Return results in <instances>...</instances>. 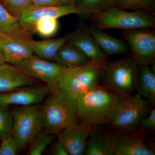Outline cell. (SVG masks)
Returning <instances> with one entry per match:
<instances>
[{
  "label": "cell",
  "instance_id": "1",
  "mask_svg": "<svg viewBox=\"0 0 155 155\" xmlns=\"http://www.w3.org/2000/svg\"><path fill=\"white\" fill-rule=\"evenodd\" d=\"M42 107L43 129L50 134H58L67 127L77 124L76 99L60 88L51 91Z\"/></svg>",
  "mask_w": 155,
  "mask_h": 155
},
{
  "label": "cell",
  "instance_id": "2",
  "mask_svg": "<svg viewBox=\"0 0 155 155\" xmlns=\"http://www.w3.org/2000/svg\"><path fill=\"white\" fill-rule=\"evenodd\" d=\"M123 98L106 86L98 85L76 99L78 119L93 127L106 123L111 111Z\"/></svg>",
  "mask_w": 155,
  "mask_h": 155
},
{
  "label": "cell",
  "instance_id": "3",
  "mask_svg": "<svg viewBox=\"0 0 155 155\" xmlns=\"http://www.w3.org/2000/svg\"><path fill=\"white\" fill-rule=\"evenodd\" d=\"M155 15L143 11H127L113 6L92 15L93 25L101 30L116 28L123 31L153 28Z\"/></svg>",
  "mask_w": 155,
  "mask_h": 155
},
{
  "label": "cell",
  "instance_id": "4",
  "mask_svg": "<svg viewBox=\"0 0 155 155\" xmlns=\"http://www.w3.org/2000/svg\"><path fill=\"white\" fill-rule=\"evenodd\" d=\"M139 67L130 55L107 61L101 71L105 86L122 97L131 95L135 90Z\"/></svg>",
  "mask_w": 155,
  "mask_h": 155
},
{
  "label": "cell",
  "instance_id": "5",
  "mask_svg": "<svg viewBox=\"0 0 155 155\" xmlns=\"http://www.w3.org/2000/svg\"><path fill=\"white\" fill-rule=\"evenodd\" d=\"M104 66L88 61L77 67L67 69L59 81L58 87L76 99L98 86Z\"/></svg>",
  "mask_w": 155,
  "mask_h": 155
},
{
  "label": "cell",
  "instance_id": "6",
  "mask_svg": "<svg viewBox=\"0 0 155 155\" xmlns=\"http://www.w3.org/2000/svg\"><path fill=\"white\" fill-rule=\"evenodd\" d=\"M150 103L138 93L125 97L114 107L106 123L117 130H133L144 117Z\"/></svg>",
  "mask_w": 155,
  "mask_h": 155
},
{
  "label": "cell",
  "instance_id": "7",
  "mask_svg": "<svg viewBox=\"0 0 155 155\" xmlns=\"http://www.w3.org/2000/svg\"><path fill=\"white\" fill-rule=\"evenodd\" d=\"M12 134L19 151L23 150L43 129L42 108L21 106L13 114Z\"/></svg>",
  "mask_w": 155,
  "mask_h": 155
},
{
  "label": "cell",
  "instance_id": "8",
  "mask_svg": "<svg viewBox=\"0 0 155 155\" xmlns=\"http://www.w3.org/2000/svg\"><path fill=\"white\" fill-rule=\"evenodd\" d=\"M15 66L28 77L44 82L51 91L59 88V81L67 69L55 62H50L38 56L33 55Z\"/></svg>",
  "mask_w": 155,
  "mask_h": 155
},
{
  "label": "cell",
  "instance_id": "9",
  "mask_svg": "<svg viewBox=\"0 0 155 155\" xmlns=\"http://www.w3.org/2000/svg\"><path fill=\"white\" fill-rule=\"evenodd\" d=\"M152 28L123 31V37L139 65L150 66L155 59V32Z\"/></svg>",
  "mask_w": 155,
  "mask_h": 155
},
{
  "label": "cell",
  "instance_id": "10",
  "mask_svg": "<svg viewBox=\"0 0 155 155\" xmlns=\"http://www.w3.org/2000/svg\"><path fill=\"white\" fill-rule=\"evenodd\" d=\"M72 14H80V11L76 5L42 7L31 6L20 15L19 22L23 29L31 34L34 25L39 20L49 18L58 19L63 16Z\"/></svg>",
  "mask_w": 155,
  "mask_h": 155
},
{
  "label": "cell",
  "instance_id": "11",
  "mask_svg": "<svg viewBox=\"0 0 155 155\" xmlns=\"http://www.w3.org/2000/svg\"><path fill=\"white\" fill-rule=\"evenodd\" d=\"M94 128L82 123L69 126L58 134V140L69 155L84 154L87 143Z\"/></svg>",
  "mask_w": 155,
  "mask_h": 155
},
{
  "label": "cell",
  "instance_id": "12",
  "mask_svg": "<svg viewBox=\"0 0 155 155\" xmlns=\"http://www.w3.org/2000/svg\"><path fill=\"white\" fill-rule=\"evenodd\" d=\"M51 91V88L46 85L37 87H24L6 93L0 94V107L35 105L42 101Z\"/></svg>",
  "mask_w": 155,
  "mask_h": 155
},
{
  "label": "cell",
  "instance_id": "13",
  "mask_svg": "<svg viewBox=\"0 0 155 155\" xmlns=\"http://www.w3.org/2000/svg\"><path fill=\"white\" fill-rule=\"evenodd\" d=\"M32 39V38H31ZM29 40L0 32V46L6 63L16 66L33 55Z\"/></svg>",
  "mask_w": 155,
  "mask_h": 155
},
{
  "label": "cell",
  "instance_id": "14",
  "mask_svg": "<svg viewBox=\"0 0 155 155\" xmlns=\"http://www.w3.org/2000/svg\"><path fill=\"white\" fill-rule=\"evenodd\" d=\"M114 155H154V149L136 135L112 134Z\"/></svg>",
  "mask_w": 155,
  "mask_h": 155
},
{
  "label": "cell",
  "instance_id": "15",
  "mask_svg": "<svg viewBox=\"0 0 155 155\" xmlns=\"http://www.w3.org/2000/svg\"><path fill=\"white\" fill-rule=\"evenodd\" d=\"M69 43L75 46L89 61L104 66L107 56L98 45L87 28L77 31L67 37Z\"/></svg>",
  "mask_w": 155,
  "mask_h": 155
},
{
  "label": "cell",
  "instance_id": "16",
  "mask_svg": "<svg viewBox=\"0 0 155 155\" xmlns=\"http://www.w3.org/2000/svg\"><path fill=\"white\" fill-rule=\"evenodd\" d=\"M34 83L33 79L17 67L5 63L0 65V94L6 93Z\"/></svg>",
  "mask_w": 155,
  "mask_h": 155
},
{
  "label": "cell",
  "instance_id": "17",
  "mask_svg": "<svg viewBox=\"0 0 155 155\" xmlns=\"http://www.w3.org/2000/svg\"><path fill=\"white\" fill-rule=\"evenodd\" d=\"M87 29L107 56L125 54L129 51V46L124 41L113 37L93 25Z\"/></svg>",
  "mask_w": 155,
  "mask_h": 155
},
{
  "label": "cell",
  "instance_id": "18",
  "mask_svg": "<svg viewBox=\"0 0 155 155\" xmlns=\"http://www.w3.org/2000/svg\"><path fill=\"white\" fill-rule=\"evenodd\" d=\"M84 154L114 155L112 134L94 128L87 140Z\"/></svg>",
  "mask_w": 155,
  "mask_h": 155
},
{
  "label": "cell",
  "instance_id": "19",
  "mask_svg": "<svg viewBox=\"0 0 155 155\" xmlns=\"http://www.w3.org/2000/svg\"><path fill=\"white\" fill-rule=\"evenodd\" d=\"M135 90L145 99L150 103L155 102V74L149 66L139 67Z\"/></svg>",
  "mask_w": 155,
  "mask_h": 155
},
{
  "label": "cell",
  "instance_id": "20",
  "mask_svg": "<svg viewBox=\"0 0 155 155\" xmlns=\"http://www.w3.org/2000/svg\"><path fill=\"white\" fill-rule=\"evenodd\" d=\"M54 61L58 65L69 69L84 64L89 60L79 49L68 42L60 48Z\"/></svg>",
  "mask_w": 155,
  "mask_h": 155
},
{
  "label": "cell",
  "instance_id": "21",
  "mask_svg": "<svg viewBox=\"0 0 155 155\" xmlns=\"http://www.w3.org/2000/svg\"><path fill=\"white\" fill-rule=\"evenodd\" d=\"M67 41V37L43 41H34L31 39L29 43L33 53L39 58L50 61L54 60L60 48Z\"/></svg>",
  "mask_w": 155,
  "mask_h": 155
},
{
  "label": "cell",
  "instance_id": "22",
  "mask_svg": "<svg viewBox=\"0 0 155 155\" xmlns=\"http://www.w3.org/2000/svg\"><path fill=\"white\" fill-rule=\"evenodd\" d=\"M0 32L28 39L31 33L20 26L19 19L12 16L0 3Z\"/></svg>",
  "mask_w": 155,
  "mask_h": 155
},
{
  "label": "cell",
  "instance_id": "23",
  "mask_svg": "<svg viewBox=\"0 0 155 155\" xmlns=\"http://www.w3.org/2000/svg\"><path fill=\"white\" fill-rule=\"evenodd\" d=\"M80 14L95 15L114 6V0H80L76 5Z\"/></svg>",
  "mask_w": 155,
  "mask_h": 155
},
{
  "label": "cell",
  "instance_id": "24",
  "mask_svg": "<svg viewBox=\"0 0 155 155\" xmlns=\"http://www.w3.org/2000/svg\"><path fill=\"white\" fill-rule=\"evenodd\" d=\"M114 5L122 10L145 11L155 15V0H114Z\"/></svg>",
  "mask_w": 155,
  "mask_h": 155
},
{
  "label": "cell",
  "instance_id": "25",
  "mask_svg": "<svg viewBox=\"0 0 155 155\" xmlns=\"http://www.w3.org/2000/svg\"><path fill=\"white\" fill-rule=\"evenodd\" d=\"M59 29V22L57 18H49L39 20L33 25L32 32L37 33L40 36L50 38L54 36Z\"/></svg>",
  "mask_w": 155,
  "mask_h": 155
},
{
  "label": "cell",
  "instance_id": "26",
  "mask_svg": "<svg viewBox=\"0 0 155 155\" xmlns=\"http://www.w3.org/2000/svg\"><path fill=\"white\" fill-rule=\"evenodd\" d=\"M53 139V134L41 131L29 143L28 154H42Z\"/></svg>",
  "mask_w": 155,
  "mask_h": 155
},
{
  "label": "cell",
  "instance_id": "27",
  "mask_svg": "<svg viewBox=\"0 0 155 155\" xmlns=\"http://www.w3.org/2000/svg\"><path fill=\"white\" fill-rule=\"evenodd\" d=\"M2 5L10 14L18 19L24 11L32 6L31 0H2Z\"/></svg>",
  "mask_w": 155,
  "mask_h": 155
},
{
  "label": "cell",
  "instance_id": "28",
  "mask_svg": "<svg viewBox=\"0 0 155 155\" xmlns=\"http://www.w3.org/2000/svg\"><path fill=\"white\" fill-rule=\"evenodd\" d=\"M8 107H0V140L6 138L12 134L13 115Z\"/></svg>",
  "mask_w": 155,
  "mask_h": 155
},
{
  "label": "cell",
  "instance_id": "29",
  "mask_svg": "<svg viewBox=\"0 0 155 155\" xmlns=\"http://www.w3.org/2000/svg\"><path fill=\"white\" fill-rule=\"evenodd\" d=\"M19 151L17 143L12 135L2 140L0 155H16Z\"/></svg>",
  "mask_w": 155,
  "mask_h": 155
},
{
  "label": "cell",
  "instance_id": "30",
  "mask_svg": "<svg viewBox=\"0 0 155 155\" xmlns=\"http://www.w3.org/2000/svg\"><path fill=\"white\" fill-rule=\"evenodd\" d=\"M139 126L143 129L153 130L155 129V109H152L150 112L148 116L142 119Z\"/></svg>",
  "mask_w": 155,
  "mask_h": 155
},
{
  "label": "cell",
  "instance_id": "31",
  "mask_svg": "<svg viewBox=\"0 0 155 155\" xmlns=\"http://www.w3.org/2000/svg\"><path fill=\"white\" fill-rule=\"evenodd\" d=\"M32 6L34 7H48L64 5L61 0H31Z\"/></svg>",
  "mask_w": 155,
  "mask_h": 155
},
{
  "label": "cell",
  "instance_id": "32",
  "mask_svg": "<svg viewBox=\"0 0 155 155\" xmlns=\"http://www.w3.org/2000/svg\"><path fill=\"white\" fill-rule=\"evenodd\" d=\"M52 151V153L54 155H69L65 147L58 140L54 145Z\"/></svg>",
  "mask_w": 155,
  "mask_h": 155
},
{
  "label": "cell",
  "instance_id": "33",
  "mask_svg": "<svg viewBox=\"0 0 155 155\" xmlns=\"http://www.w3.org/2000/svg\"><path fill=\"white\" fill-rule=\"evenodd\" d=\"M77 0H61L62 4L64 5H76V1Z\"/></svg>",
  "mask_w": 155,
  "mask_h": 155
},
{
  "label": "cell",
  "instance_id": "34",
  "mask_svg": "<svg viewBox=\"0 0 155 155\" xmlns=\"http://www.w3.org/2000/svg\"><path fill=\"white\" fill-rule=\"evenodd\" d=\"M5 57H4L2 51L1 46H0V65L3 64H5Z\"/></svg>",
  "mask_w": 155,
  "mask_h": 155
}]
</instances>
